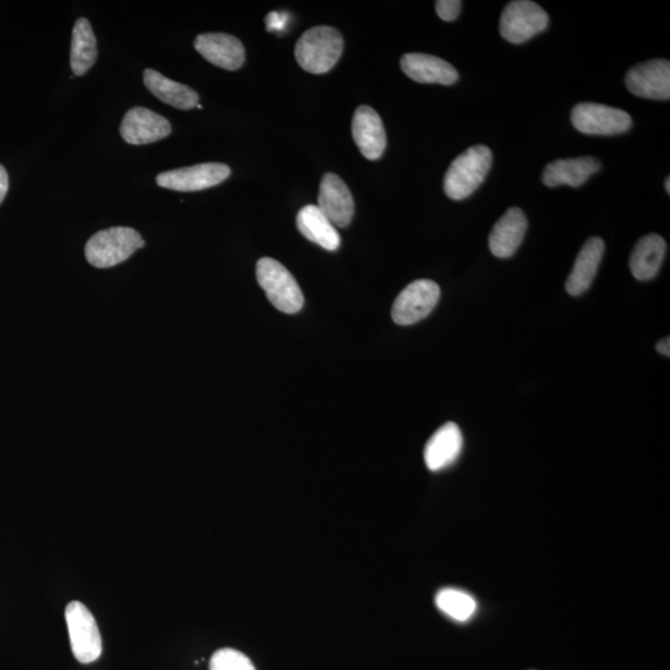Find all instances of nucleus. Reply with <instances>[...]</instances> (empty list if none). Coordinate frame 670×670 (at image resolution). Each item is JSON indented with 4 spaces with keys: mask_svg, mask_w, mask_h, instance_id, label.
Segmentation results:
<instances>
[{
    "mask_svg": "<svg viewBox=\"0 0 670 670\" xmlns=\"http://www.w3.org/2000/svg\"><path fill=\"white\" fill-rule=\"evenodd\" d=\"M344 49L342 34L332 26H316L302 35L294 49L300 66L307 73L321 75L332 70Z\"/></svg>",
    "mask_w": 670,
    "mask_h": 670,
    "instance_id": "1",
    "label": "nucleus"
},
{
    "mask_svg": "<svg viewBox=\"0 0 670 670\" xmlns=\"http://www.w3.org/2000/svg\"><path fill=\"white\" fill-rule=\"evenodd\" d=\"M494 156L486 146H475L455 158L444 175L443 190L452 200H463L475 193L490 171Z\"/></svg>",
    "mask_w": 670,
    "mask_h": 670,
    "instance_id": "2",
    "label": "nucleus"
},
{
    "mask_svg": "<svg viewBox=\"0 0 670 670\" xmlns=\"http://www.w3.org/2000/svg\"><path fill=\"white\" fill-rule=\"evenodd\" d=\"M145 240L132 228L115 227L98 231L87 241L86 260L96 268L118 266L145 247Z\"/></svg>",
    "mask_w": 670,
    "mask_h": 670,
    "instance_id": "3",
    "label": "nucleus"
},
{
    "mask_svg": "<svg viewBox=\"0 0 670 670\" xmlns=\"http://www.w3.org/2000/svg\"><path fill=\"white\" fill-rule=\"evenodd\" d=\"M256 277L267 299L277 309L293 315L305 305V299H303L296 279L288 268L273 258L264 257L257 263Z\"/></svg>",
    "mask_w": 670,
    "mask_h": 670,
    "instance_id": "4",
    "label": "nucleus"
},
{
    "mask_svg": "<svg viewBox=\"0 0 670 670\" xmlns=\"http://www.w3.org/2000/svg\"><path fill=\"white\" fill-rule=\"evenodd\" d=\"M65 618L75 658L83 665L95 662L102 654V639L94 614L84 604L73 601L66 607Z\"/></svg>",
    "mask_w": 670,
    "mask_h": 670,
    "instance_id": "5",
    "label": "nucleus"
},
{
    "mask_svg": "<svg viewBox=\"0 0 670 670\" xmlns=\"http://www.w3.org/2000/svg\"><path fill=\"white\" fill-rule=\"evenodd\" d=\"M549 15L531 0L509 3L500 16L499 31L512 44H523L548 28Z\"/></svg>",
    "mask_w": 670,
    "mask_h": 670,
    "instance_id": "6",
    "label": "nucleus"
},
{
    "mask_svg": "<svg viewBox=\"0 0 670 670\" xmlns=\"http://www.w3.org/2000/svg\"><path fill=\"white\" fill-rule=\"evenodd\" d=\"M574 127L589 136H614L632 127L628 112L601 103H578L571 113Z\"/></svg>",
    "mask_w": 670,
    "mask_h": 670,
    "instance_id": "7",
    "label": "nucleus"
},
{
    "mask_svg": "<svg viewBox=\"0 0 670 670\" xmlns=\"http://www.w3.org/2000/svg\"><path fill=\"white\" fill-rule=\"evenodd\" d=\"M441 290L430 280H417L402 291L391 309L392 320L399 326H411L425 319L439 303Z\"/></svg>",
    "mask_w": 670,
    "mask_h": 670,
    "instance_id": "8",
    "label": "nucleus"
},
{
    "mask_svg": "<svg viewBox=\"0 0 670 670\" xmlns=\"http://www.w3.org/2000/svg\"><path fill=\"white\" fill-rule=\"evenodd\" d=\"M230 174L227 165L204 163L160 173L157 184L175 192H200L227 181Z\"/></svg>",
    "mask_w": 670,
    "mask_h": 670,
    "instance_id": "9",
    "label": "nucleus"
},
{
    "mask_svg": "<svg viewBox=\"0 0 670 670\" xmlns=\"http://www.w3.org/2000/svg\"><path fill=\"white\" fill-rule=\"evenodd\" d=\"M625 86L634 96L666 101L670 98V62L650 60L636 65L625 75Z\"/></svg>",
    "mask_w": 670,
    "mask_h": 670,
    "instance_id": "10",
    "label": "nucleus"
},
{
    "mask_svg": "<svg viewBox=\"0 0 670 670\" xmlns=\"http://www.w3.org/2000/svg\"><path fill=\"white\" fill-rule=\"evenodd\" d=\"M120 132L129 145L143 146L167 138L172 132V124L163 115L145 107H134L124 114Z\"/></svg>",
    "mask_w": 670,
    "mask_h": 670,
    "instance_id": "11",
    "label": "nucleus"
},
{
    "mask_svg": "<svg viewBox=\"0 0 670 670\" xmlns=\"http://www.w3.org/2000/svg\"><path fill=\"white\" fill-rule=\"evenodd\" d=\"M317 207L338 228L351 226L354 217V199L350 187L337 174L321 178Z\"/></svg>",
    "mask_w": 670,
    "mask_h": 670,
    "instance_id": "12",
    "label": "nucleus"
},
{
    "mask_svg": "<svg viewBox=\"0 0 670 670\" xmlns=\"http://www.w3.org/2000/svg\"><path fill=\"white\" fill-rule=\"evenodd\" d=\"M194 48L210 64L229 71L239 70L245 62V48L234 35L222 33L200 34Z\"/></svg>",
    "mask_w": 670,
    "mask_h": 670,
    "instance_id": "13",
    "label": "nucleus"
},
{
    "mask_svg": "<svg viewBox=\"0 0 670 670\" xmlns=\"http://www.w3.org/2000/svg\"><path fill=\"white\" fill-rule=\"evenodd\" d=\"M352 132L355 145L369 160L379 159L387 148V133L377 111L361 106L354 113Z\"/></svg>",
    "mask_w": 670,
    "mask_h": 670,
    "instance_id": "14",
    "label": "nucleus"
},
{
    "mask_svg": "<svg viewBox=\"0 0 670 670\" xmlns=\"http://www.w3.org/2000/svg\"><path fill=\"white\" fill-rule=\"evenodd\" d=\"M404 74L419 84L450 86L458 83L459 73L450 62L427 53L410 52L401 58Z\"/></svg>",
    "mask_w": 670,
    "mask_h": 670,
    "instance_id": "15",
    "label": "nucleus"
},
{
    "mask_svg": "<svg viewBox=\"0 0 670 670\" xmlns=\"http://www.w3.org/2000/svg\"><path fill=\"white\" fill-rule=\"evenodd\" d=\"M528 220L520 208L509 209L489 235V249L498 258L512 257L523 243Z\"/></svg>",
    "mask_w": 670,
    "mask_h": 670,
    "instance_id": "16",
    "label": "nucleus"
},
{
    "mask_svg": "<svg viewBox=\"0 0 670 670\" xmlns=\"http://www.w3.org/2000/svg\"><path fill=\"white\" fill-rule=\"evenodd\" d=\"M463 447V436L454 423H447L427 441L424 459L428 470L433 472L450 467L460 458Z\"/></svg>",
    "mask_w": 670,
    "mask_h": 670,
    "instance_id": "17",
    "label": "nucleus"
},
{
    "mask_svg": "<svg viewBox=\"0 0 670 670\" xmlns=\"http://www.w3.org/2000/svg\"><path fill=\"white\" fill-rule=\"evenodd\" d=\"M601 169V163L594 157L559 159L545 168L543 182L549 187L569 185L581 186L587 179Z\"/></svg>",
    "mask_w": 670,
    "mask_h": 670,
    "instance_id": "18",
    "label": "nucleus"
},
{
    "mask_svg": "<svg viewBox=\"0 0 670 670\" xmlns=\"http://www.w3.org/2000/svg\"><path fill=\"white\" fill-rule=\"evenodd\" d=\"M605 253V243L600 237L588 239L577 255L573 271L567 281V291L571 296H580L592 285Z\"/></svg>",
    "mask_w": 670,
    "mask_h": 670,
    "instance_id": "19",
    "label": "nucleus"
},
{
    "mask_svg": "<svg viewBox=\"0 0 670 670\" xmlns=\"http://www.w3.org/2000/svg\"><path fill=\"white\" fill-rule=\"evenodd\" d=\"M667 252V244L662 236L650 234L642 237L634 246L630 267L634 279L649 281L657 276L662 266Z\"/></svg>",
    "mask_w": 670,
    "mask_h": 670,
    "instance_id": "20",
    "label": "nucleus"
},
{
    "mask_svg": "<svg viewBox=\"0 0 670 670\" xmlns=\"http://www.w3.org/2000/svg\"><path fill=\"white\" fill-rule=\"evenodd\" d=\"M143 82L149 93L175 109L192 110L199 103V95L193 88L175 83L156 70L147 69L143 74Z\"/></svg>",
    "mask_w": 670,
    "mask_h": 670,
    "instance_id": "21",
    "label": "nucleus"
},
{
    "mask_svg": "<svg viewBox=\"0 0 670 670\" xmlns=\"http://www.w3.org/2000/svg\"><path fill=\"white\" fill-rule=\"evenodd\" d=\"M297 228L303 236L328 249L337 252L341 246V236L332 222H330L317 205H307L297 216Z\"/></svg>",
    "mask_w": 670,
    "mask_h": 670,
    "instance_id": "22",
    "label": "nucleus"
},
{
    "mask_svg": "<svg viewBox=\"0 0 670 670\" xmlns=\"http://www.w3.org/2000/svg\"><path fill=\"white\" fill-rule=\"evenodd\" d=\"M97 60V42L92 23L86 17H80L73 31L71 40V70L75 76H84Z\"/></svg>",
    "mask_w": 670,
    "mask_h": 670,
    "instance_id": "23",
    "label": "nucleus"
},
{
    "mask_svg": "<svg viewBox=\"0 0 670 670\" xmlns=\"http://www.w3.org/2000/svg\"><path fill=\"white\" fill-rule=\"evenodd\" d=\"M436 606L454 621L467 622L477 611V601L459 588L447 587L436 596Z\"/></svg>",
    "mask_w": 670,
    "mask_h": 670,
    "instance_id": "24",
    "label": "nucleus"
},
{
    "mask_svg": "<svg viewBox=\"0 0 670 670\" xmlns=\"http://www.w3.org/2000/svg\"><path fill=\"white\" fill-rule=\"evenodd\" d=\"M210 670H256L252 660L236 649L223 648L211 657Z\"/></svg>",
    "mask_w": 670,
    "mask_h": 670,
    "instance_id": "25",
    "label": "nucleus"
},
{
    "mask_svg": "<svg viewBox=\"0 0 670 670\" xmlns=\"http://www.w3.org/2000/svg\"><path fill=\"white\" fill-rule=\"evenodd\" d=\"M437 15L444 22H453L458 20L461 12L462 2L460 0H439L436 2Z\"/></svg>",
    "mask_w": 670,
    "mask_h": 670,
    "instance_id": "26",
    "label": "nucleus"
},
{
    "mask_svg": "<svg viewBox=\"0 0 670 670\" xmlns=\"http://www.w3.org/2000/svg\"><path fill=\"white\" fill-rule=\"evenodd\" d=\"M9 190V176L5 168L0 165V204L5 199Z\"/></svg>",
    "mask_w": 670,
    "mask_h": 670,
    "instance_id": "27",
    "label": "nucleus"
},
{
    "mask_svg": "<svg viewBox=\"0 0 670 670\" xmlns=\"http://www.w3.org/2000/svg\"><path fill=\"white\" fill-rule=\"evenodd\" d=\"M657 351L665 356H668V357L670 356V338L669 337L658 342Z\"/></svg>",
    "mask_w": 670,
    "mask_h": 670,
    "instance_id": "28",
    "label": "nucleus"
},
{
    "mask_svg": "<svg viewBox=\"0 0 670 670\" xmlns=\"http://www.w3.org/2000/svg\"><path fill=\"white\" fill-rule=\"evenodd\" d=\"M666 190H667V193L669 194L670 193V178L669 176L667 178V181H666Z\"/></svg>",
    "mask_w": 670,
    "mask_h": 670,
    "instance_id": "29",
    "label": "nucleus"
},
{
    "mask_svg": "<svg viewBox=\"0 0 670 670\" xmlns=\"http://www.w3.org/2000/svg\"><path fill=\"white\" fill-rule=\"evenodd\" d=\"M196 109L203 110V106L198 103V105H196Z\"/></svg>",
    "mask_w": 670,
    "mask_h": 670,
    "instance_id": "30",
    "label": "nucleus"
}]
</instances>
